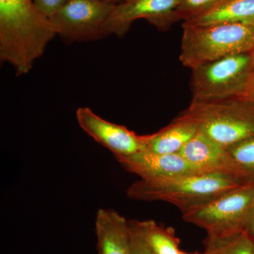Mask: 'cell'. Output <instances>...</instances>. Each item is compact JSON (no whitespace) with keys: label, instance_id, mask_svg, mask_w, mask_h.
Instances as JSON below:
<instances>
[{"label":"cell","instance_id":"d4e9b609","mask_svg":"<svg viewBox=\"0 0 254 254\" xmlns=\"http://www.w3.org/2000/svg\"><path fill=\"white\" fill-rule=\"evenodd\" d=\"M182 254H205V253H203V254H187V253H185V252H183V253H182Z\"/></svg>","mask_w":254,"mask_h":254},{"label":"cell","instance_id":"9a60e30c","mask_svg":"<svg viewBox=\"0 0 254 254\" xmlns=\"http://www.w3.org/2000/svg\"><path fill=\"white\" fill-rule=\"evenodd\" d=\"M130 225L154 254H182L180 240L172 228H164L154 220L129 221Z\"/></svg>","mask_w":254,"mask_h":254},{"label":"cell","instance_id":"5bb4252c","mask_svg":"<svg viewBox=\"0 0 254 254\" xmlns=\"http://www.w3.org/2000/svg\"><path fill=\"white\" fill-rule=\"evenodd\" d=\"M183 23L191 25L216 23L254 25V0H220L203 14Z\"/></svg>","mask_w":254,"mask_h":254},{"label":"cell","instance_id":"8992f818","mask_svg":"<svg viewBox=\"0 0 254 254\" xmlns=\"http://www.w3.org/2000/svg\"><path fill=\"white\" fill-rule=\"evenodd\" d=\"M254 208V182L183 212L185 221L203 229L208 235H219L245 230Z\"/></svg>","mask_w":254,"mask_h":254},{"label":"cell","instance_id":"2e32d148","mask_svg":"<svg viewBox=\"0 0 254 254\" xmlns=\"http://www.w3.org/2000/svg\"><path fill=\"white\" fill-rule=\"evenodd\" d=\"M205 254H254V240L246 230L219 235H208Z\"/></svg>","mask_w":254,"mask_h":254},{"label":"cell","instance_id":"d6986e66","mask_svg":"<svg viewBox=\"0 0 254 254\" xmlns=\"http://www.w3.org/2000/svg\"><path fill=\"white\" fill-rule=\"evenodd\" d=\"M32 1L50 19L58 10L68 2V0H32Z\"/></svg>","mask_w":254,"mask_h":254},{"label":"cell","instance_id":"cb8c5ba5","mask_svg":"<svg viewBox=\"0 0 254 254\" xmlns=\"http://www.w3.org/2000/svg\"><path fill=\"white\" fill-rule=\"evenodd\" d=\"M247 99H248L249 101L250 102L251 104H252V107L254 109V94L250 95V96L247 97Z\"/></svg>","mask_w":254,"mask_h":254},{"label":"cell","instance_id":"ac0fdd59","mask_svg":"<svg viewBox=\"0 0 254 254\" xmlns=\"http://www.w3.org/2000/svg\"><path fill=\"white\" fill-rule=\"evenodd\" d=\"M220 0H179L178 13L181 21H187L203 14Z\"/></svg>","mask_w":254,"mask_h":254},{"label":"cell","instance_id":"8fae6325","mask_svg":"<svg viewBox=\"0 0 254 254\" xmlns=\"http://www.w3.org/2000/svg\"><path fill=\"white\" fill-rule=\"evenodd\" d=\"M125 170L141 180H153L187 175H203L180 153L159 154L138 151L127 156H115Z\"/></svg>","mask_w":254,"mask_h":254},{"label":"cell","instance_id":"4fadbf2b","mask_svg":"<svg viewBox=\"0 0 254 254\" xmlns=\"http://www.w3.org/2000/svg\"><path fill=\"white\" fill-rule=\"evenodd\" d=\"M198 131L194 122L180 114L178 118L156 133L140 136L141 151L159 154L180 153Z\"/></svg>","mask_w":254,"mask_h":254},{"label":"cell","instance_id":"9c48e42d","mask_svg":"<svg viewBox=\"0 0 254 254\" xmlns=\"http://www.w3.org/2000/svg\"><path fill=\"white\" fill-rule=\"evenodd\" d=\"M180 154L200 173L221 174L244 184L250 183L227 148L200 131L183 147Z\"/></svg>","mask_w":254,"mask_h":254},{"label":"cell","instance_id":"484cf974","mask_svg":"<svg viewBox=\"0 0 254 254\" xmlns=\"http://www.w3.org/2000/svg\"><path fill=\"white\" fill-rule=\"evenodd\" d=\"M252 55H253L254 58V50L253 52H252Z\"/></svg>","mask_w":254,"mask_h":254},{"label":"cell","instance_id":"44dd1931","mask_svg":"<svg viewBox=\"0 0 254 254\" xmlns=\"http://www.w3.org/2000/svg\"><path fill=\"white\" fill-rule=\"evenodd\" d=\"M245 230L250 233L254 240V208L251 212L250 216H249L248 220H247V223H246Z\"/></svg>","mask_w":254,"mask_h":254},{"label":"cell","instance_id":"603a6c76","mask_svg":"<svg viewBox=\"0 0 254 254\" xmlns=\"http://www.w3.org/2000/svg\"><path fill=\"white\" fill-rule=\"evenodd\" d=\"M100 1H105V2L109 3L110 4L116 5L121 4L128 0H100Z\"/></svg>","mask_w":254,"mask_h":254},{"label":"cell","instance_id":"277c9868","mask_svg":"<svg viewBox=\"0 0 254 254\" xmlns=\"http://www.w3.org/2000/svg\"><path fill=\"white\" fill-rule=\"evenodd\" d=\"M181 114L194 122L198 131L226 148L254 136V109L245 98L191 102Z\"/></svg>","mask_w":254,"mask_h":254},{"label":"cell","instance_id":"3957f363","mask_svg":"<svg viewBox=\"0 0 254 254\" xmlns=\"http://www.w3.org/2000/svg\"><path fill=\"white\" fill-rule=\"evenodd\" d=\"M180 60L190 69L232 55L254 50V25L182 23Z\"/></svg>","mask_w":254,"mask_h":254},{"label":"cell","instance_id":"6da1fadb","mask_svg":"<svg viewBox=\"0 0 254 254\" xmlns=\"http://www.w3.org/2000/svg\"><path fill=\"white\" fill-rule=\"evenodd\" d=\"M56 33L32 0H0V58L26 74Z\"/></svg>","mask_w":254,"mask_h":254},{"label":"cell","instance_id":"30bf717a","mask_svg":"<svg viewBox=\"0 0 254 254\" xmlns=\"http://www.w3.org/2000/svg\"><path fill=\"white\" fill-rule=\"evenodd\" d=\"M76 120L88 136L110 150L115 156H127L141 150L140 136L127 127L100 118L90 108H78Z\"/></svg>","mask_w":254,"mask_h":254},{"label":"cell","instance_id":"52a82bcc","mask_svg":"<svg viewBox=\"0 0 254 254\" xmlns=\"http://www.w3.org/2000/svg\"><path fill=\"white\" fill-rule=\"evenodd\" d=\"M115 6L100 0H68L50 20L64 41H95L106 37L105 24Z\"/></svg>","mask_w":254,"mask_h":254},{"label":"cell","instance_id":"e0dca14e","mask_svg":"<svg viewBox=\"0 0 254 254\" xmlns=\"http://www.w3.org/2000/svg\"><path fill=\"white\" fill-rule=\"evenodd\" d=\"M249 182H254V136L227 148Z\"/></svg>","mask_w":254,"mask_h":254},{"label":"cell","instance_id":"ffe728a7","mask_svg":"<svg viewBox=\"0 0 254 254\" xmlns=\"http://www.w3.org/2000/svg\"><path fill=\"white\" fill-rule=\"evenodd\" d=\"M130 227H131L132 254H154L148 248V246L145 245L144 241L142 240L140 235L132 228L131 225Z\"/></svg>","mask_w":254,"mask_h":254},{"label":"cell","instance_id":"ba28073f","mask_svg":"<svg viewBox=\"0 0 254 254\" xmlns=\"http://www.w3.org/2000/svg\"><path fill=\"white\" fill-rule=\"evenodd\" d=\"M178 8L179 0H128L114 7L105 24V34L123 38L138 19L146 20L160 31H168L181 21Z\"/></svg>","mask_w":254,"mask_h":254},{"label":"cell","instance_id":"7c38bea8","mask_svg":"<svg viewBox=\"0 0 254 254\" xmlns=\"http://www.w3.org/2000/svg\"><path fill=\"white\" fill-rule=\"evenodd\" d=\"M98 254H132L129 222L118 212L99 209L95 219Z\"/></svg>","mask_w":254,"mask_h":254},{"label":"cell","instance_id":"5b68a950","mask_svg":"<svg viewBox=\"0 0 254 254\" xmlns=\"http://www.w3.org/2000/svg\"><path fill=\"white\" fill-rule=\"evenodd\" d=\"M254 66L252 53L226 57L192 70L191 102H208L245 98Z\"/></svg>","mask_w":254,"mask_h":254},{"label":"cell","instance_id":"7402d4cb","mask_svg":"<svg viewBox=\"0 0 254 254\" xmlns=\"http://www.w3.org/2000/svg\"><path fill=\"white\" fill-rule=\"evenodd\" d=\"M254 94V66L251 73L248 83H247V89H246L245 98Z\"/></svg>","mask_w":254,"mask_h":254},{"label":"cell","instance_id":"7a4b0ae2","mask_svg":"<svg viewBox=\"0 0 254 254\" xmlns=\"http://www.w3.org/2000/svg\"><path fill=\"white\" fill-rule=\"evenodd\" d=\"M245 185L234 177L221 174H203L146 180L140 179L128 187L131 199L168 202L182 213Z\"/></svg>","mask_w":254,"mask_h":254}]
</instances>
